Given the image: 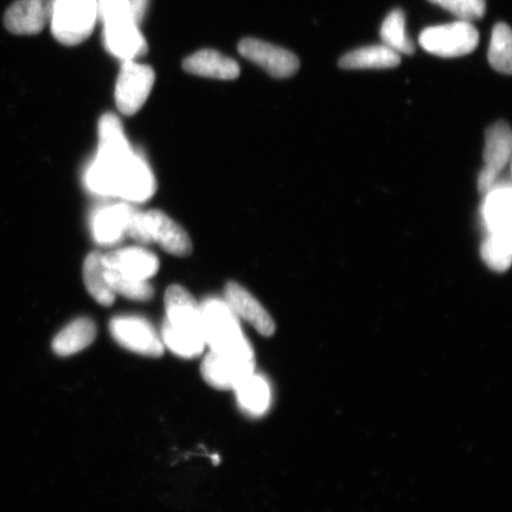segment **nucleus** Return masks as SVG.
Returning <instances> with one entry per match:
<instances>
[{"instance_id": "27", "label": "nucleus", "mask_w": 512, "mask_h": 512, "mask_svg": "<svg viewBox=\"0 0 512 512\" xmlns=\"http://www.w3.org/2000/svg\"><path fill=\"white\" fill-rule=\"evenodd\" d=\"M511 234H489L482 246V258L491 270L505 272L511 264Z\"/></svg>"}, {"instance_id": "10", "label": "nucleus", "mask_w": 512, "mask_h": 512, "mask_svg": "<svg viewBox=\"0 0 512 512\" xmlns=\"http://www.w3.org/2000/svg\"><path fill=\"white\" fill-rule=\"evenodd\" d=\"M253 370V360L221 355L211 350L201 367L204 381L221 390L234 389L243 379L254 373Z\"/></svg>"}, {"instance_id": "11", "label": "nucleus", "mask_w": 512, "mask_h": 512, "mask_svg": "<svg viewBox=\"0 0 512 512\" xmlns=\"http://www.w3.org/2000/svg\"><path fill=\"white\" fill-rule=\"evenodd\" d=\"M51 14V0H16L5 12V28L14 35H37L46 29Z\"/></svg>"}, {"instance_id": "23", "label": "nucleus", "mask_w": 512, "mask_h": 512, "mask_svg": "<svg viewBox=\"0 0 512 512\" xmlns=\"http://www.w3.org/2000/svg\"><path fill=\"white\" fill-rule=\"evenodd\" d=\"M83 280L91 296L102 306H111L115 293L105 277V266L100 252H92L83 265Z\"/></svg>"}, {"instance_id": "2", "label": "nucleus", "mask_w": 512, "mask_h": 512, "mask_svg": "<svg viewBox=\"0 0 512 512\" xmlns=\"http://www.w3.org/2000/svg\"><path fill=\"white\" fill-rule=\"evenodd\" d=\"M204 337L217 354L253 360V350L242 335L238 317L226 302L210 299L201 306Z\"/></svg>"}, {"instance_id": "13", "label": "nucleus", "mask_w": 512, "mask_h": 512, "mask_svg": "<svg viewBox=\"0 0 512 512\" xmlns=\"http://www.w3.org/2000/svg\"><path fill=\"white\" fill-rule=\"evenodd\" d=\"M104 23L105 46L112 55L130 61L147 53L145 38L140 34L132 17L113 19Z\"/></svg>"}, {"instance_id": "7", "label": "nucleus", "mask_w": 512, "mask_h": 512, "mask_svg": "<svg viewBox=\"0 0 512 512\" xmlns=\"http://www.w3.org/2000/svg\"><path fill=\"white\" fill-rule=\"evenodd\" d=\"M110 330L115 341L127 350L146 357H160L164 354L162 338L144 318H114Z\"/></svg>"}, {"instance_id": "4", "label": "nucleus", "mask_w": 512, "mask_h": 512, "mask_svg": "<svg viewBox=\"0 0 512 512\" xmlns=\"http://www.w3.org/2000/svg\"><path fill=\"white\" fill-rule=\"evenodd\" d=\"M419 43L427 53L450 59L475 51L479 32L471 22L457 21L425 29L420 34Z\"/></svg>"}, {"instance_id": "26", "label": "nucleus", "mask_w": 512, "mask_h": 512, "mask_svg": "<svg viewBox=\"0 0 512 512\" xmlns=\"http://www.w3.org/2000/svg\"><path fill=\"white\" fill-rule=\"evenodd\" d=\"M105 277L115 294H121L137 302H149L153 298V287L146 280H138L120 273L113 268L105 267Z\"/></svg>"}, {"instance_id": "3", "label": "nucleus", "mask_w": 512, "mask_h": 512, "mask_svg": "<svg viewBox=\"0 0 512 512\" xmlns=\"http://www.w3.org/2000/svg\"><path fill=\"white\" fill-rule=\"evenodd\" d=\"M98 15L96 0H55L51 32L63 46H78L92 35Z\"/></svg>"}, {"instance_id": "9", "label": "nucleus", "mask_w": 512, "mask_h": 512, "mask_svg": "<svg viewBox=\"0 0 512 512\" xmlns=\"http://www.w3.org/2000/svg\"><path fill=\"white\" fill-rule=\"evenodd\" d=\"M155 190L156 183L152 172L133 153L115 166L114 195L127 201L144 202L155 194Z\"/></svg>"}, {"instance_id": "15", "label": "nucleus", "mask_w": 512, "mask_h": 512, "mask_svg": "<svg viewBox=\"0 0 512 512\" xmlns=\"http://www.w3.org/2000/svg\"><path fill=\"white\" fill-rule=\"evenodd\" d=\"M105 267L113 268L120 273L138 280L150 279L159 270L157 256L144 248L131 247L102 254Z\"/></svg>"}, {"instance_id": "18", "label": "nucleus", "mask_w": 512, "mask_h": 512, "mask_svg": "<svg viewBox=\"0 0 512 512\" xmlns=\"http://www.w3.org/2000/svg\"><path fill=\"white\" fill-rule=\"evenodd\" d=\"M401 56L387 46H369L350 51L338 64L343 69H388L398 67Z\"/></svg>"}, {"instance_id": "16", "label": "nucleus", "mask_w": 512, "mask_h": 512, "mask_svg": "<svg viewBox=\"0 0 512 512\" xmlns=\"http://www.w3.org/2000/svg\"><path fill=\"white\" fill-rule=\"evenodd\" d=\"M185 72L215 80H235L239 78V63L224 56L219 51L206 49L197 51L183 61Z\"/></svg>"}, {"instance_id": "22", "label": "nucleus", "mask_w": 512, "mask_h": 512, "mask_svg": "<svg viewBox=\"0 0 512 512\" xmlns=\"http://www.w3.org/2000/svg\"><path fill=\"white\" fill-rule=\"evenodd\" d=\"M484 216L489 234H511V192L509 188L491 189Z\"/></svg>"}, {"instance_id": "24", "label": "nucleus", "mask_w": 512, "mask_h": 512, "mask_svg": "<svg viewBox=\"0 0 512 512\" xmlns=\"http://www.w3.org/2000/svg\"><path fill=\"white\" fill-rule=\"evenodd\" d=\"M381 38L384 46L399 54L413 55L415 46L406 32L405 12L396 9L384 19L381 27Z\"/></svg>"}, {"instance_id": "5", "label": "nucleus", "mask_w": 512, "mask_h": 512, "mask_svg": "<svg viewBox=\"0 0 512 512\" xmlns=\"http://www.w3.org/2000/svg\"><path fill=\"white\" fill-rule=\"evenodd\" d=\"M156 74L149 66L124 61L115 86V102L121 114L134 115L145 105L155 85Z\"/></svg>"}, {"instance_id": "19", "label": "nucleus", "mask_w": 512, "mask_h": 512, "mask_svg": "<svg viewBox=\"0 0 512 512\" xmlns=\"http://www.w3.org/2000/svg\"><path fill=\"white\" fill-rule=\"evenodd\" d=\"M96 337L93 320L79 318L57 334L53 341V350L59 356H72L89 347Z\"/></svg>"}, {"instance_id": "25", "label": "nucleus", "mask_w": 512, "mask_h": 512, "mask_svg": "<svg viewBox=\"0 0 512 512\" xmlns=\"http://www.w3.org/2000/svg\"><path fill=\"white\" fill-rule=\"evenodd\" d=\"M490 66L498 73H512V34L508 24L498 23L492 30L489 47Z\"/></svg>"}, {"instance_id": "6", "label": "nucleus", "mask_w": 512, "mask_h": 512, "mask_svg": "<svg viewBox=\"0 0 512 512\" xmlns=\"http://www.w3.org/2000/svg\"><path fill=\"white\" fill-rule=\"evenodd\" d=\"M512 134L507 121H498L485 134L484 169L478 178V190L486 195L494 189L497 178L511 159Z\"/></svg>"}, {"instance_id": "12", "label": "nucleus", "mask_w": 512, "mask_h": 512, "mask_svg": "<svg viewBox=\"0 0 512 512\" xmlns=\"http://www.w3.org/2000/svg\"><path fill=\"white\" fill-rule=\"evenodd\" d=\"M143 221L149 241L157 242L165 252L176 256H187L192 252L188 233L163 211H147Z\"/></svg>"}, {"instance_id": "28", "label": "nucleus", "mask_w": 512, "mask_h": 512, "mask_svg": "<svg viewBox=\"0 0 512 512\" xmlns=\"http://www.w3.org/2000/svg\"><path fill=\"white\" fill-rule=\"evenodd\" d=\"M431 3L451 12L460 21L473 22L483 18L486 11L485 0H430Z\"/></svg>"}, {"instance_id": "14", "label": "nucleus", "mask_w": 512, "mask_h": 512, "mask_svg": "<svg viewBox=\"0 0 512 512\" xmlns=\"http://www.w3.org/2000/svg\"><path fill=\"white\" fill-rule=\"evenodd\" d=\"M224 299L235 316L246 320L260 335L265 337L274 335L275 324L270 313L246 288L230 281L224 288Z\"/></svg>"}, {"instance_id": "21", "label": "nucleus", "mask_w": 512, "mask_h": 512, "mask_svg": "<svg viewBox=\"0 0 512 512\" xmlns=\"http://www.w3.org/2000/svg\"><path fill=\"white\" fill-rule=\"evenodd\" d=\"M239 405L248 414H264L271 402L270 387L264 377L252 373L234 388Z\"/></svg>"}, {"instance_id": "8", "label": "nucleus", "mask_w": 512, "mask_h": 512, "mask_svg": "<svg viewBox=\"0 0 512 512\" xmlns=\"http://www.w3.org/2000/svg\"><path fill=\"white\" fill-rule=\"evenodd\" d=\"M239 53L275 79L291 78L300 67L298 57L291 51L254 38L242 40L239 43Z\"/></svg>"}, {"instance_id": "29", "label": "nucleus", "mask_w": 512, "mask_h": 512, "mask_svg": "<svg viewBox=\"0 0 512 512\" xmlns=\"http://www.w3.org/2000/svg\"><path fill=\"white\" fill-rule=\"evenodd\" d=\"M128 2H130L133 21L138 24L144 16L147 0H128Z\"/></svg>"}, {"instance_id": "1", "label": "nucleus", "mask_w": 512, "mask_h": 512, "mask_svg": "<svg viewBox=\"0 0 512 512\" xmlns=\"http://www.w3.org/2000/svg\"><path fill=\"white\" fill-rule=\"evenodd\" d=\"M165 310L163 344L179 357L200 356L207 344L201 306L184 287L172 285L165 293Z\"/></svg>"}, {"instance_id": "20", "label": "nucleus", "mask_w": 512, "mask_h": 512, "mask_svg": "<svg viewBox=\"0 0 512 512\" xmlns=\"http://www.w3.org/2000/svg\"><path fill=\"white\" fill-rule=\"evenodd\" d=\"M132 209L126 206H114L102 209L94 217L93 233L101 245H112L126 232Z\"/></svg>"}, {"instance_id": "17", "label": "nucleus", "mask_w": 512, "mask_h": 512, "mask_svg": "<svg viewBox=\"0 0 512 512\" xmlns=\"http://www.w3.org/2000/svg\"><path fill=\"white\" fill-rule=\"evenodd\" d=\"M130 155L132 151L117 115H102L99 121V151L96 158L108 163H119Z\"/></svg>"}]
</instances>
